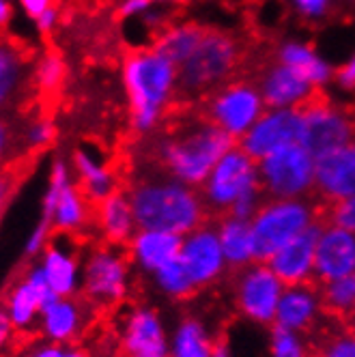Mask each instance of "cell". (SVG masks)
Returning a JSON list of instances; mask_svg holds the SVG:
<instances>
[{"label":"cell","mask_w":355,"mask_h":357,"mask_svg":"<svg viewBox=\"0 0 355 357\" xmlns=\"http://www.w3.org/2000/svg\"><path fill=\"white\" fill-rule=\"evenodd\" d=\"M235 138L211 123L205 114H181L172 119L168 132L151 149V162L190 188H202L216 164L235 146Z\"/></svg>","instance_id":"cell-1"},{"label":"cell","mask_w":355,"mask_h":357,"mask_svg":"<svg viewBox=\"0 0 355 357\" xmlns=\"http://www.w3.org/2000/svg\"><path fill=\"white\" fill-rule=\"evenodd\" d=\"M125 192L130 196L138 231H166L186 237L209 218L202 196L194 188L156 166L132 178Z\"/></svg>","instance_id":"cell-2"},{"label":"cell","mask_w":355,"mask_h":357,"mask_svg":"<svg viewBox=\"0 0 355 357\" xmlns=\"http://www.w3.org/2000/svg\"><path fill=\"white\" fill-rule=\"evenodd\" d=\"M176 84L174 65L156 47L134 50L123 61V86L130 101V125L136 134L156 130Z\"/></svg>","instance_id":"cell-3"},{"label":"cell","mask_w":355,"mask_h":357,"mask_svg":"<svg viewBox=\"0 0 355 357\" xmlns=\"http://www.w3.org/2000/svg\"><path fill=\"white\" fill-rule=\"evenodd\" d=\"M134 282V265L125 245L97 241L82 250V291L80 295L97 312L121 308L128 303Z\"/></svg>","instance_id":"cell-4"},{"label":"cell","mask_w":355,"mask_h":357,"mask_svg":"<svg viewBox=\"0 0 355 357\" xmlns=\"http://www.w3.org/2000/svg\"><path fill=\"white\" fill-rule=\"evenodd\" d=\"M241 61L239 43L218 31H207L194 54L176 71V101L183 104L207 97L222 84L231 82Z\"/></svg>","instance_id":"cell-5"},{"label":"cell","mask_w":355,"mask_h":357,"mask_svg":"<svg viewBox=\"0 0 355 357\" xmlns=\"http://www.w3.org/2000/svg\"><path fill=\"white\" fill-rule=\"evenodd\" d=\"M323 207L325 202L319 200L315 194L312 200H267L259 213L250 220L257 263H267L282 245L306 231L312 222L321 220Z\"/></svg>","instance_id":"cell-6"},{"label":"cell","mask_w":355,"mask_h":357,"mask_svg":"<svg viewBox=\"0 0 355 357\" xmlns=\"http://www.w3.org/2000/svg\"><path fill=\"white\" fill-rule=\"evenodd\" d=\"M95 205L75 183L71 162L56 158L47 172V185L41 198V220L52 226L54 235L80 239L93 233Z\"/></svg>","instance_id":"cell-7"},{"label":"cell","mask_w":355,"mask_h":357,"mask_svg":"<svg viewBox=\"0 0 355 357\" xmlns=\"http://www.w3.org/2000/svg\"><path fill=\"white\" fill-rule=\"evenodd\" d=\"M317 160L303 144L285 146L259 162L261 190L269 200L303 198L315 192Z\"/></svg>","instance_id":"cell-8"},{"label":"cell","mask_w":355,"mask_h":357,"mask_svg":"<svg viewBox=\"0 0 355 357\" xmlns=\"http://www.w3.org/2000/svg\"><path fill=\"white\" fill-rule=\"evenodd\" d=\"M259 166L241 146H233L216 164L207 181L202 183V202L209 218H222L250 190L259 188Z\"/></svg>","instance_id":"cell-9"},{"label":"cell","mask_w":355,"mask_h":357,"mask_svg":"<svg viewBox=\"0 0 355 357\" xmlns=\"http://www.w3.org/2000/svg\"><path fill=\"white\" fill-rule=\"evenodd\" d=\"M297 110L303 114L301 144L308 149L315 160L353 142L355 119L345 110H338L334 104H329V99L319 89Z\"/></svg>","instance_id":"cell-10"},{"label":"cell","mask_w":355,"mask_h":357,"mask_svg":"<svg viewBox=\"0 0 355 357\" xmlns=\"http://www.w3.org/2000/svg\"><path fill=\"white\" fill-rule=\"evenodd\" d=\"M263 97L255 84L246 80H231L207 95V101L202 104L200 112L226 134H231L235 140L243 138L261 119Z\"/></svg>","instance_id":"cell-11"},{"label":"cell","mask_w":355,"mask_h":357,"mask_svg":"<svg viewBox=\"0 0 355 357\" xmlns=\"http://www.w3.org/2000/svg\"><path fill=\"white\" fill-rule=\"evenodd\" d=\"M56 297L59 295L47 284L39 263L29 261L27 267L11 280V284L5 289L0 301L5 303L15 329L27 340V338H37L43 305Z\"/></svg>","instance_id":"cell-12"},{"label":"cell","mask_w":355,"mask_h":357,"mask_svg":"<svg viewBox=\"0 0 355 357\" xmlns=\"http://www.w3.org/2000/svg\"><path fill=\"white\" fill-rule=\"evenodd\" d=\"M285 284L267 263H250L235 269V303L239 312L257 325H273Z\"/></svg>","instance_id":"cell-13"},{"label":"cell","mask_w":355,"mask_h":357,"mask_svg":"<svg viewBox=\"0 0 355 357\" xmlns=\"http://www.w3.org/2000/svg\"><path fill=\"white\" fill-rule=\"evenodd\" d=\"M119 347L128 357H170V340L160 314L142 303L119 314Z\"/></svg>","instance_id":"cell-14"},{"label":"cell","mask_w":355,"mask_h":357,"mask_svg":"<svg viewBox=\"0 0 355 357\" xmlns=\"http://www.w3.org/2000/svg\"><path fill=\"white\" fill-rule=\"evenodd\" d=\"M97 314L99 312L82 295L56 297L43 305L37 338L59 347L80 344Z\"/></svg>","instance_id":"cell-15"},{"label":"cell","mask_w":355,"mask_h":357,"mask_svg":"<svg viewBox=\"0 0 355 357\" xmlns=\"http://www.w3.org/2000/svg\"><path fill=\"white\" fill-rule=\"evenodd\" d=\"M303 136V114L297 108H278L250 127L241 138V149L252 160H263L285 146L301 144Z\"/></svg>","instance_id":"cell-16"},{"label":"cell","mask_w":355,"mask_h":357,"mask_svg":"<svg viewBox=\"0 0 355 357\" xmlns=\"http://www.w3.org/2000/svg\"><path fill=\"white\" fill-rule=\"evenodd\" d=\"M179 261L188 271L196 291L211 287L228 267L222 252L218 226L207 220L205 224L194 228L192 233H188L181 243Z\"/></svg>","instance_id":"cell-17"},{"label":"cell","mask_w":355,"mask_h":357,"mask_svg":"<svg viewBox=\"0 0 355 357\" xmlns=\"http://www.w3.org/2000/svg\"><path fill=\"white\" fill-rule=\"evenodd\" d=\"M47 284L59 297H73L82 291V245L75 237L54 235L52 243L37 259Z\"/></svg>","instance_id":"cell-18"},{"label":"cell","mask_w":355,"mask_h":357,"mask_svg":"<svg viewBox=\"0 0 355 357\" xmlns=\"http://www.w3.org/2000/svg\"><path fill=\"white\" fill-rule=\"evenodd\" d=\"M325 220L312 222L306 231L299 233L295 239H291L287 245H282L273 257L267 261L269 269L280 278L285 287L289 284H299L308 282L315 275V254H317V243L325 228Z\"/></svg>","instance_id":"cell-19"},{"label":"cell","mask_w":355,"mask_h":357,"mask_svg":"<svg viewBox=\"0 0 355 357\" xmlns=\"http://www.w3.org/2000/svg\"><path fill=\"white\" fill-rule=\"evenodd\" d=\"M312 194L327 205L355 196V142L317 158Z\"/></svg>","instance_id":"cell-20"},{"label":"cell","mask_w":355,"mask_h":357,"mask_svg":"<svg viewBox=\"0 0 355 357\" xmlns=\"http://www.w3.org/2000/svg\"><path fill=\"white\" fill-rule=\"evenodd\" d=\"M325 310L321 303V289L319 282L308 280V282L289 284L282 291L280 303H278L273 325L285 327L295 334L308 336L323 319Z\"/></svg>","instance_id":"cell-21"},{"label":"cell","mask_w":355,"mask_h":357,"mask_svg":"<svg viewBox=\"0 0 355 357\" xmlns=\"http://www.w3.org/2000/svg\"><path fill=\"white\" fill-rule=\"evenodd\" d=\"M355 273V233L336 224H325L317 243L315 275L319 284Z\"/></svg>","instance_id":"cell-22"},{"label":"cell","mask_w":355,"mask_h":357,"mask_svg":"<svg viewBox=\"0 0 355 357\" xmlns=\"http://www.w3.org/2000/svg\"><path fill=\"white\" fill-rule=\"evenodd\" d=\"M71 170L75 176V183L80 185V190L93 205H99L101 200H106L108 196L121 190L116 170L95 149L86 144L73 151Z\"/></svg>","instance_id":"cell-23"},{"label":"cell","mask_w":355,"mask_h":357,"mask_svg":"<svg viewBox=\"0 0 355 357\" xmlns=\"http://www.w3.org/2000/svg\"><path fill=\"white\" fill-rule=\"evenodd\" d=\"M93 233H97L99 241H104V243L128 248V243L138 233V224L134 218V209H132L128 192L119 190L106 200H101L99 205H95Z\"/></svg>","instance_id":"cell-24"},{"label":"cell","mask_w":355,"mask_h":357,"mask_svg":"<svg viewBox=\"0 0 355 357\" xmlns=\"http://www.w3.org/2000/svg\"><path fill=\"white\" fill-rule=\"evenodd\" d=\"M183 237L166 231H138L128 243L130 259L136 271L153 275L179 259Z\"/></svg>","instance_id":"cell-25"},{"label":"cell","mask_w":355,"mask_h":357,"mask_svg":"<svg viewBox=\"0 0 355 357\" xmlns=\"http://www.w3.org/2000/svg\"><path fill=\"white\" fill-rule=\"evenodd\" d=\"M315 86L303 75L287 65H275L267 69L261 80V97L263 104L269 108H299L303 101L315 95Z\"/></svg>","instance_id":"cell-26"},{"label":"cell","mask_w":355,"mask_h":357,"mask_svg":"<svg viewBox=\"0 0 355 357\" xmlns=\"http://www.w3.org/2000/svg\"><path fill=\"white\" fill-rule=\"evenodd\" d=\"M306 342L312 357H355V331L327 312L308 334Z\"/></svg>","instance_id":"cell-27"},{"label":"cell","mask_w":355,"mask_h":357,"mask_svg":"<svg viewBox=\"0 0 355 357\" xmlns=\"http://www.w3.org/2000/svg\"><path fill=\"white\" fill-rule=\"evenodd\" d=\"M218 235L226 265L231 269H241L255 263V239L248 220H237L233 215H222L218 220Z\"/></svg>","instance_id":"cell-28"},{"label":"cell","mask_w":355,"mask_h":357,"mask_svg":"<svg viewBox=\"0 0 355 357\" xmlns=\"http://www.w3.org/2000/svg\"><path fill=\"white\" fill-rule=\"evenodd\" d=\"M29 65L22 50L0 41V112L9 110L29 80Z\"/></svg>","instance_id":"cell-29"},{"label":"cell","mask_w":355,"mask_h":357,"mask_svg":"<svg viewBox=\"0 0 355 357\" xmlns=\"http://www.w3.org/2000/svg\"><path fill=\"white\" fill-rule=\"evenodd\" d=\"M207 35V29L196 22H183L176 26L166 29L158 39H156V50L164 54L174 67H181L192 54L194 50L200 45L202 37Z\"/></svg>","instance_id":"cell-30"},{"label":"cell","mask_w":355,"mask_h":357,"mask_svg":"<svg viewBox=\"0 0 355 357\" xmlns=\"http://www.w3.org/2000/svg\"><path fill=\"white\" fill-rule=\"evenodd\" d=\"M216 342L198 319H183L170 340V357H213Z\"/></svg>","instance_id":"cell-31"},{"label":"cell","mask_w":355,"mask_h":357,"mask_svg":"<svg viewBox=\"0 0 355 357\" xmlns=\"http://www.w3.org/2000/svg\"><path fill=\"white\" fill-rule=\"evenodd\" d=\"M278 59H280L282 65L297 69L315 89L323 86L329 80V75H332L329 65L321 61L319 56H315L312 50L303 43H295V41L285 43L280 47V52H278Z\"/></svg>","instance_id":"cell-32"},{"label":"cell","mask_w":355,"mask_h":357,"mask_svg":"<svg viewBox=\"0 0 355 357\" xmlns=\"http://www.w3.org/2000/svg\"><path fill=\"white\" fill-rule=\"evenodd\" d=\"M323 310L338 321H349L355 314V273L345 275L332 282L319 284Z\"/></svg>","instance_id":"cell-33"},{"label":"cell","mask_w":355,"mask_h":357,"mask_svg":"<svg viewBox=\"0 0 355 357\" xmlns=\"http://www.w3.org/2000/svg\"><path fill=\"white\" fill-rule=\"evenodd\" d=\"M65 75H67V65L63 56L54 52V50H45V52H41L33 63L31 82L37 89V93L54 95L63 86Z\"/></svg>","instance_id":"cell-34"},{"label":"cell","mask_w":355,"mask_h":357,"mask_svg":"<svg viewBox=\"0 0 355 357\" xmlns=\"http://www.w3.org/2000/svg\"><path fill=\"white\" fill-rule=\"evenodd\" d=\"M151 278H153L156 287L172 299H188L190 295L196 293V287L192 284V280L179 259L166 265L164 269L156 271Z\"/></svg>","instance_id":"cell-35"},{"label":"cell","mask_w":355,"mask_h":357,"mask_svg":"<svg viewBox=\"0 0 355 357\" xmlns=\"http://www.w3.org/2000/svg\"><path fill=\"white\" fill-rule=\"evenodd\" d=\"M56 140V125L50 116H35L20 132V146L27 153H39Z\"/></svg>","instance_id":"cell-36"},{"label":"cell","mask_w":355,"mask_h":357,"mask_svg":"<svg viewBox=\"0 0 355 357\" xmlns=\"http://www.w3.org/2000/svg\"><path fill=\"white\" fill-rule=\"evenodd\" d=\"M269 357H312L308 342L301 340V334L285 327L271 325L269 331Z\"/></svg>","instance_id":"cell-37"},{"label":"cell","mask_w":355,"mask_h":357,"mask_svg":"<svg viewBox=\"0 0 355 357\" xmlns=\"http://www.w3.org/2000/svg\"><path fill=\"white\" fill-rule=\"evenodd\" d=\"M54 239V231L45 220L39 218V222L33 226L27 241H24V259L27 261H37L41 254L47 250V245Z\"/></svg>","instance_id":"cell-38"},{"label":"cell","mask_w":355,"mask_h":357,"mask_svg":"<svg viewBox=\"0 0 355 357\" xmlns=\"http://www.w3.org/2000/svg\"><path fill=\"white\" fill-rule=\"evenodd\" d=\"M323 218L327 224H336L340 228L355 233V196H349L338 202H325L323 207Z\"/></svg>","instance_id":"cell-39"},{"label":"cell","mask_w":355,"mask_h":357,"mask_svg":"<svg viewBox=\"0 0 355 357\" xmlns=\"http://www.w3.org/2000/svg\"><path fill=\"white\" fill-rule=\"evenodd\" d=\"M24 342L22 334L15 329L5 303L0 301V357H11Z\"/></svg>","instance_id":"cell-40"},{"label":"cell","mask_w":355,"mask_h":357,"mask_svg":"<svg viewBox=\"0 0 355 357\" xmlns=\"http://www.w3.org/2000/svg\"><path fill=\"white\" fill-rule=\"evenodd\" d=\"M63 347L45 342L41 338H27L11 357H61Z\"/></svg>","instance_id":"cell-41"},{"label":"cell","mask_w":355,"mask_h":357,"mask_svg":"<svg viewBox=\"0 0 355 357\" xmlns=\"http://www.w3.org/2000/svg\"><path fill=\"white\" fill-rule=\"evenodd\" d=\"M17 185H20V176L11 166L0 170V218H3L5 211L9 209L11 200L17 192Z\"/></svg>","instance_id":"cell-42"},{"label":"cell","mask_w":355,"mask_h":357,"mask_svg":"<svg viewBox=\"0 0 355 357\" xmlns=\"http://www.w3.org/2000/svg\"><path fill=\"white\" fill-rule=\"evenodd\" d=\"M13 149H15V136L11 125L7 123V119L0 116V170L9 168V160L13 155Z\"/></svg>","instance_id":"cell-43"},{"label":"cell","mask_w":355,"mask_h":357,"mask_svg":"<svg viewBox=\"0 0 355 357\" xmlns=\"http://www.w3.org/2000/svg\"><path fill=\"white\" fill-rule=\"evenodd\" d=\"M56 3L54 0H17V7H20V11L27 15V17H31L33 22L39 17V15H43L47 9H52Z\"/></svg>","instance_id":"cell-44"},{"label":"cell","mask_w":355,"mask_h":357,"mask_svg":"<svg viewBox=\"0 0 355 357\" xmlns=\"http://www.w3.org/2000/svg\"><path fill=\"white\" fill-rule=\"evenodd\" d=\"M59 22H61V11H59V7L54 5L52 9H47L43 15H39V17L35 20V29H37L41 35H52V33L56 31V26H59Z\"/></svg>","instance_id":"cell-45"},{"label":"cell","mask_w":355,"mask_h":357,"mask_svg":"<svg viewBox=\"0 0 355 357\" xmlns=\"http://www.w3.org/2000/svg\"><path fill=\"white\" fill-rule=\"evenodd\" d=\"M297 9L306 17H321L327 11L329 0H295Z\"/></svg>","instance_id":"cell-46"},{"label":"cell","mask_w":355,"mask_h":357,"mask_svg":"<svg viewBox=\"0 0 355 357\" xmlns=\"http://www.w3.org/2000/svg\"><path fill=\"white\" fill-rule=\"evenodd\" d=\"M153 0H121L119 5V15L121 17H136L140 13H144Z\"/></svg>","instance_id":"cell-47"},{"label":"cell","mask_w":355,"mask_h":357,"mask_svg":"<svg viewBox=\"0 0 355 357\" xmlns=\"http://www.w3.org/2000/svg\"><path fill=\"white\" fill-rule=\"evenodd\" d=\"M338 82H340L342 89H355V56L345 67H340Z\"/></svg>","instance_id":"cell-48"},{"label":"cell","mask_w":355,"mask_h":357,"mask_svg":"<svg viewBox=\"0 0 355 357\" xmlns=\"http://www.w3.org/2000/svg\"><path fill=\"white\" fill-rule=\"evenodd\" d=\"M13 20V0H0V31L7 29Z\"/></svg>","instance_id":"cell-49"},{"label":"cell","mask_w":355,"mask_h":357,"mask_svg":"<svg viewBox=\"0 0 355 357\" xmlns=\"http://www.w3.org/2000/svg\"><path fill=\"white\" fill-rule=\"evenodd\" d=\"M61 357H93L84 347L80 344H71V347H63V355Z\"/></svg>","instance_id":"cell-50"},{"label":"cell","mask_w":355,"mask_h":357,"mask_svg":"<svg viewBox=\"0 0 355 357\" xmlns=\"http://www.w3.org/2000/svg\"><path fill=\"white\" fill-rule=\"evenodd\" d=\"M213 357H235V355H233L231 347H228L224 340H220V342H216V347H213Z\"/></svg>","instance_id":"cell-51"},{"label":"cell","mask_w":355,"mask_h":357,"mask_svg":"<svg viewBox=\"0 0 355 357\" xmlns=\"http://www.w3.org/2000/svg\"><path fill=\"white\" fill-rule=\"evenodd\" d=\"M347 325H349V327H351V329L355 331V314H353V317H351V319L347 321Z\"/></svg>","instance_id":"cell-52"},{"label":"cell","mask_w":355,"mask_h":357,"mask_svg":"<svg viewBox=\"0 0 355 357\" xmlns=\"http://www.w3.org/2000/svg\"><path fill=\"white\" fill-rule=\"evenodd\" d=\"M153 3H181V0H153Z\"/></svg>","instance_id":"cell-53"},{"label":"cell","mask_w":355,"mask_h":357,"mask_svg":"<svg viewBox=\"0 0 355 357\" xmlns=\"http://www.w3.org/2000/svg\"><path fill=\"white\" fill-rule=\"evenodd\" d=\"M121 357H128V355H121Z\"/></svg>","instance_id":"cell-54"}]
</instances>
